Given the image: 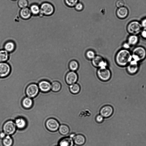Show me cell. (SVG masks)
<instances>
[{
    "label": "cell",
    "instance_id": "1",
    "mask_svg": "<svg viewBox=\"0 0 146 146\" xmlns=\"http://www.w3.org/2000/svg\"><path fill=\"white\" fill-rule=\"evenodd\" d=\"M115 60L118 66L121 67L127 66L132 60L131 54L127 49H121L116 54Z\"/></svg>",
    "mask_w": 146,
    "mask_h": 146
},
{
    "label": "cell",
    "instance_id": "2",
    "mask_svg": "<svg viewBox=\"0 0 146 146\" xmlns=\"http://www.w3.org/2000/svg\"><path fill=\"white\" fill-rule=\"evenodd\" d=\"M132 59L138 62L144 60L146 57V50L142 46H137L133 50Z\"/></svg>",
    "mask_w": 146,
    "mask_h": 146
},
{
    "label": "cell",
    "instance_id": "3",
    "mask_svg": "<svg viewBox=\"0 0 146 146\" xmlns=\"http://www.w3.org/2000/svg\"><path fill=\"white\" fill-rule=\"evenodd\" d=\"M141 24L138 21H131L127 25V32L131 35H137L142 30Z\"/></svg>",
    "mask_w": 146,
    "mask_h": 146
},
{
    "label": "cell",
    "instance_id": "4",
    "mask_svg": "<svg viewBox=\"0 0 146 146\" xmlns=\"http://www.w3.org/2000/svg\"><path fill=\"white\" fill-rule=\"evenodd\" d=\"M3 131L6 135H12L15 132L17 128L14 121L8 120L3 124L2 127Z\"/></svg>",
    "mask_w": 146,
    "mask_h": 146
},
{
    "label": "cell",
    "instance_id": "5",
    "mask_svg": "<svg viewBox=\"0 0 146 146\" xmlns=\"http://www.w3.org/2000/svg\"><path fill=\"white\" fill-rule=\"evenodd\" d=\"M97 74L98 78L104 82L109 80L111 76L110 70L107 67L99 68L97 71Z\"/></svg>",
    "mask_w": 146,
    "mask_h": 146
},
{
    "label": "cell",
    "instance_id": "6",
    "mask_svg": "<svg viewBox=\"0 0 146 146\" xmlns=\"http://www.w3.org/2000/svg\"><path fill=\"white\" fill-rule=\"evenodd\" d=\"M39 91L38 85L35 83H32L29 85L26 88L25 93L27 96L33 99L37 96Z\"/></svg>",
    "mask_w": 146,
    "mask_h": 146
},
{
    "label": "cell",
    "instance_id": "7",
    "mask_svg": "<svg viewBox=\"0 0 146 146\" xmlns=\"http://www.w3.org/2000/svg\"><path fill=\"white\" fill-rule=\"evenodd\" d=\"M40 13L46 16H50L52 15L54 12V6L51 3L45 2L42 3L40 6Z\"/></svg>",
    "mask_w": 146,
    "mask_h": 146
},
{
    "label": "cell",
    "instance_id": "8",
    "mask_svg": "<svg viewBox=\"0 0 146 146\" xmlns=\"http://www.w3.org/2000/svg\"><path fill=\"white\" fill-rule=\"evenodd\" d=\"M45 125L48 130L51 132H55L58 131L60 123L57 119L50 118L46 121Z\"/></svg>",
    "mask_w": 146,
    "mask_h": 146
},
{
    "label": "cell",
    "instance_id": "9",
    "mask_svg": "<svg viewBox=\"0 0 146 146\" xmlns=\"http://www.w3.org/2000/svg\"><path fill=\"white\" fill-rule=\"evenodd\" d=\"M93 65L97 68L107 67L108 63L106 60L100 55H96L92 60Z\"/></svg>",
    "mask_w": 146,
    "mask_h": 146
},
{
    "label": "cell",
    "instance_id": "10",
    "mask_svg": "<svg viewBox=\"0 0 146 146\" xmlns=\"http://www.w3.org/2000/svg\"><path fill=\"white\" fill-rule=\"evenodd\" d=\"M114 110L113 107L109 105H106L102 107L99 111V114L104 118L110 117L113 114Z\"/></svg>",
    "mask_w": 146,
    "mask_h": 146
},
{
    "label": "cell",
    "instance_id": "11",
    "mask_svg": "<svg viewBox=\"0 0 146 146\" xmlns=\"http://www.w3.org/2000/svg\"><path fill=\"white\" fill-rule=\"evenodd\" d=\"M78 79V76L74 71H71L66 74L65 80L66 83L69 85L76 83Z\"/></svg>",
    "mask_w": 146,
    "mask_h": 146
},
{
    "label": "cell",
    "instance_id": "12",
    "mask_svg": "<svg viewBox=\"0 0 146 146\" xmlns=\"http://www.w3.org/2000/svg\"><path fill=\"white\" fill-rule=\"evenodd\" d=\"M11 71L9 65L5 62H0V77L4 78L8 76Z\"/></svg>",
    "mask_w": 146,
    "mask_h": 146
},
{
    "label": "cell",
    "instance_id": "13",
    "mask_svg": "<svg viewBox=\"0 0 146 146\" xmlns=\"http://www.w3.org/2000/svg\"><path fill=\"white\" fill-rule=\"evenodd\" d=\"M139 69L138 62L132 59L127 65V71L131 74H134L136 73Z\"/></svg>",
    "mask_w": 146,
    "mask_h": 146
},
{
    "label": "cell",
    "instance_id": "14",
    "mask_svg": "<svg viewBox=\"0 0 146 146\" xmlns=\"http://www.w3.org/2000/svg\"><path fill=\"white\" fill-rule=\"evenodd\" d=\"M14 121L17 129L22 130L25 129L27 125V121L25 118L23 117H16Z\"/></svg>",
    "mask_w": 146,
    "mask_h": 146
},
{
    "label": "cell",
    "instance_id": "15",
    "mask_svg": "<svg viewBox=\"0 0 146 146\" xmlns=\"http://www.w3.org/2000/svg\"><path fill=\"white\" fill-rule=\"evenodd\" d=\"M38 86L39 90L43 93L49 92L51 90V84L47 80L40 81L39 83Z\"/></svg>",
    "mask_w": 146,
    "mask_h": 146
},
{
    "label": "cell",
    "instance_id": "16",
    "mask_svg": "<svg viewBox=\"0 0 146 146\" xmlns=\"http://www.w3.org/2000/svg\"><path fill=\"white\" fill-rule=\"evenodd\" d=\"M72 139L74 144L78 146L83 145L86 141L85 137L83 135L80 133L76 134Z\"/></svg>",
    "mask_w": 146,
    "mask_h": 146
},
{
    "label": "cell",
    "instance_id": "17",
    "mask_svg": "<svg viewBox=\"0 0 146 146\" xmlns=\"http://www.w3.org/2000/svg\"><path fill=\"white\" fill-rule=\"evenodd\" d=\"M73 139L69 136L61 138L59 141L58 146H74Z\"/></svg>",
    "mask_w": 146,
    "mask_h": 146
},
{
    "label": "cell",
    "instance_id": "18",
    "mask_svg": "<svg viewBox=\"0 0 146 146\" xmlns=\"http://www.w3.org/2000/svg\"><path fill=\"white\" fill-rule=\"evenodd\" d=\"M117 17L120 19H123L126 18L129 14L128 9L124 6L118 8L116 11Z\"/></svg>",
    "mask_w": 146,
    "mask_h": 146
},
{
    "label": "cell",
    "instance_id": "19",
    "mask_svg": "<svg viewBox=\"0 0 146 146\" xmlns=\"http://www.w3.org/2000/svg\"><path fill=\"white\" fill-rule=\"evenodd\" d=\"M23 107L25 109H29L31 108L33 105V99L27 96L25 97L21 102Z\"/></svg>",
    "mask_w": 146,
    "mask_h": 146
},
{
    "label": "cell",
    "instance_id": "20",
    "mask_svg": "<svg viewBox=\"0 0 146 146\" xmlns=\"http://www.w3.org/2000/svg\"><path fill=\"white\" fill-rule=\"evenodd\" d=\"M19 14L21 17L25 20L29 19L32 15L30 9L27 7L21 9Z\"/></svg>",
    "mask_w": 146,
    "mask_h": 146
},
{
    "label": "cell",
    "instance_id": "21",
    "mask_svg": "<svg viewBox=\"0 0 146 146\" xmlns=\"http://www.w3.org/2000/svg\"><path fill=\"white\" fill-rule=\"evenodd\" d=\"M58 131L60 134L64 136L66 135L69 133L70 129L67 125L62 124L60 125Z\"/></svg>",
    "mask_w": 146,
    "mask_h": 146
},
{
    "label": "cell",
    "instance_id": "22",
    "mask_svg": "<svg viewBox=\"0 0 146 146\" xmlns=\"http://www.w3.org/2000/svg\"><path fill=\"white\" fill-rule=\"evenodd\" d=\"M139 40L137 35H131L128 38L127 43L130 46H135L138 43Z\"/></svg>",
    "mask_w": 146,
    "mask_h": 146
},
{
    "label": "cell",
    "instance_id": "23",
    "mask_svg": "<svg viewBox=\"0 0 146 146\" xmlns=\"http://www.w3.org/2000/svg\"><path fill=\"white\" fill-rule=\"evenodd\" d=\"M80 85L76 83L70 85L69 86L70 92L73 94L76 95L78 94L80 92Z\"/></svg>",
    "mask_w": 146,
    "mask_h": 146
},
{
    "label": "cell",
    "instance_id": "24",
    "mask_svg": "<svg viewBox=\"0 0 146 146\" xmlns=\"http://www.w3.org/2000/svg\"><path fill=\"white\" fill-rule=\"evenodd\" d=\"M2 143L3 146H12L13 143V140L11 135H6L3 139Z\"/></svg>",
    "mask_w": 146,
    "mask_h": 146
},
{
    "label": "cell",
    "instance_id": "25",
    "mask_svg": "<svg viewBox=\"0 0 146 146\" xmlns=\"http://www.w3.org/2000/svg\"><path fill=\"white\" fill-rule=\"evenodd\" d=\"M15 44L11 41H9L6 43L4 46V50L9 52H13L15 49Z\"/></svg>",
    "mask_w": 146,
    "mask_h": 146
},
{
    "label": "cell",
    "instance_id": "26",
    "mask_svg": "<svg viewBox=\"0 0 146 146\" xmlns=\"http://www.w3.org/2000/svg\"><path fill=\"white\" fill-rule=\"evenodd\" d=\"M61 88V84L58 81H54L51 84V90L53 92H58L60 91Z\"/></svg>",
    "mask_w": 146,
    "mask_h": 146
},
{
    "label": "cell",
    "instance_id": "27",
    "mask_svg": "<svg viewBox=\"0 0 146 146\" xmlns=\"http://www.w3.org/2000/svg\"><path fill=\"white\" fill-rule=\"evenodd\" d=\"M68 67L71 71L75 72L78 69L79 64L76 60H73L69 62Z\"/></svg>",
    "mask_w": 146,
    "mask_h": 146
},
{
    "label": "cell",
    "instance_id": "28",
    "mask_svg": "<svg viewBox=\"0 0 146 146\" xmlns=\"http://www.w3.org/2000/svg\"><path fill=\"white\" fill-rule=\"evenodd\" d=\"M29 9L32 14L34 15H37L40 13V7L37 4L31 5Z\"/></svg>",
    "mask_w": 146,
    "mask_h": 146
},
{
    "label": "cell",
    "instance_id": "29",
    "mask_svg": "<svg viewBox=\"0 0 146 146\" xmlns=\"http://www.w3.org/2000/svg\"><path fill=\"white\" fill-rule=\"evenodd\" d=\"M8 52L5 50H0V62H5L8 59Z\"/></svg>",
    "mask_w": 146,
    "mask_h": 146
},
{
    "label": "cell",
    "instance_id": "30",
    "mask_svg": "<svg viewBox=\"0 0 146 146\" xmlns=\"http://www.w3.org/2000/svg\"><path fill=\"white\" fill-rule=\"evenodd\" d=\"M79 2V0H64L66 5L70 7H73Z\"/></svg>",
    "mask_w": 146,
    "mask_h": 146
},
{
    "label": "cell",
    "instance_id": "31",
    "mask_svg": "<svg viewBox=\"0 0 146 146\" xmlns=\"http://www.w3.org/2000/svg\"><path fill=\"white\" fill-rule=\"evenodd\" d=\"M96 56L94 51L92 50H87L86 53V57L90 60H92Z\"/></svg>",
    "mask_w": 146,
    "mask_h": 146
},
{
    "label": "cell",
    "instance_id": "32",
    "mask_svg": "<svg viewBox=\"0 0 146 146\" xmlns=\"http://www.w3.org/2000/svg\"><path fill=\"white\" fill-rule=\"evenodd\" d=\"M28 4L27 0H19L18 2V6L21 9L27 7Z\"/></svg>",
    "mask_w": 146,
    "mask_h": 146
},
{
    "label": "cell",
    "instance_id": "33",
    "mask_svg": "<svg viewBox=\"0 0 146 146\" xmlns=\"http://www.w3.org/2000/svg\"><path fill=\"white\" fill-rule=\"evenodd\" d=\"M75 9L78 11H82L84 9V6L82 3L78 2L74 7Z\"/></svg>",
    "mask_w": 146,
    "mask_h": 146
},
{
    "label": "cell",
    "instance_id": "34",
    "mask_svg": "<svg viewBox=\"0 0 146 146\" xmlns=\"http://www.w3.org/2000/svg\"><path fill=\"white\" fill-rule=\"evenodd\" d=\"M104 118L100 114L97 115L95 117V120L98 123H101L103 122Z\"/></svg>",
    "mask_w": 146,
    "mask_h": 146
},
{
    "label": "cell",
    "instance_id": "35",
    "mask_svg": "<svg viewBox=\"0 0 146 146\" xmlns=\"http://www.w3.org/2000/svg\"><path fill=\"white\" fill-rule=\"evenodd\" d=\"M125 4L123 0H116L115 3L116 7L118 8L123 7Z\"/></svg>",
    "mask_w": 146,
    "mask_h": 146
},
{
    "label": "cell",
    "instance_id": "36",
    "mask_svg": "<svg viewBox=\"0 0 146 146\" xmlns=\"http://www.w3.org/2000/svg\"><path fill=\"white\" fill-rule=\"evenodd\" d=\"M142 28L144 29H146V18L143 19L141 23Z\"/></svg>",
    "mask_w": 146,
    "mask_h": 146
},
{
    "label": "cell",
    "instance_id": "37",
    "mask_svg": "<svg viewBox=\"0 0 146 146\" xmlns=\"http://www.w3.org/2000/svg\"><path fill=\"white\" fill-rule=\"evenodd\" d=\"M141 33V36L143 38L146 39V29H143L142 30Z\"/></svg>",
    "mask_w": 146,
    "mask_h": 146
},
{
    "label": "cell",
    "instance_id": "38",
    "mask_svg": "<svg viewBox=\"0 0 146 146\" xmlns=\"http://www.w3.org/2000/svg\"><path fill=\"white\" fill-rule=\"evenodd\" d=\"M6 135L5 133L3 131L0 133V138L3 139Z\"/></svg>",
    "mask_w": 146,
    "mask_h": 146
},
{
    "label": "cell",
    "instance_id": "39",
    "mask_svg": "<svg viewBox=\"0 0 146 146\" xmlns=\"http://www.w3.org/2000/svg\"><path fill=\"white\" fill-rule=\"evenodd\" d=\"M13 0V1H15V0Z\"/></svg>",
    "mask_w": 146,
    "mask_h": 146
}]
</instances>
